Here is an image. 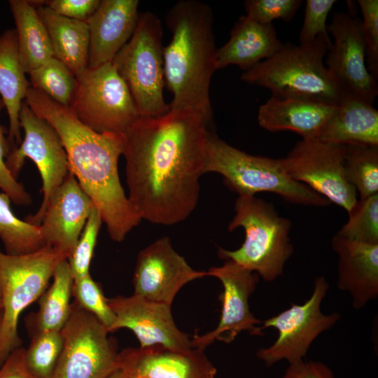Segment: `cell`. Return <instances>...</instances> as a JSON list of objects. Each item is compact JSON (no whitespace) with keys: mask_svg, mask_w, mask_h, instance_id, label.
<instances>
[{"mask_svg":"<svg viewBox=\"0 0 378 378\" xmlns=\"http://www.w3.org/2000/svg\"><path fill=\"white\" fill-rule=\"evenodd\" d=\"M332 248L338 255V288L349 293L361 309L378 296V244L348 240L335 234Z\"/></svg>","mask_w":378,"mask_h":378,"instance_id":"44dd1931","label":"cell"},{"mask_svg":"<svg viewBox=\"0 0 378 378\" xmlns=\"http://www.w3.org/2000/svg\"><path fill=\"white\" fill-rule=\"evenodd\" d=\"M30 87L54 102L69 107L76 85V77L62 62L53 57L29 74Z\"/></svg>","mask_w":378,"mask_h":378,"instance_id":"4dcf8cb0","label":"cell"},{"mask_svg":"<svg viewBox=\"0 0 378 378\" xmlns=\"http://www.w3.org/2000/svg\"><path fill=\"white\" fill-rule=\"evenodd\" d=\"M138 0H102L86 22L89 28L88 67L111 62L128 42L139 20Z\"/></svg>","mask_w":378,"mask_h":378,"instance_id":"d6986e66","label":"cell"},{"mask_svg":"<svg viewBox=\"0 0 378 378\" xmlns=\"http://www.w3.org/2000/svg\"><path fill=\"white\" fill-rule=\"evenodd\" d=\"M94 206L69 172L50 197L39 225L45 244L68 259Z\"/></svg>","mask_w":378,"mask_h":378,"instance_id":"ac0fdd59","label":"cell"},{"mask_svg":"<svg viewBox=\"0 0 378 378\" xmlns=\"http://www.w3.org/2000/svg\"><path fill=\"white\" fill-rule=\"evenodd\" d=\"M61 333L62 349L52 378H106L119 367L120 353L106 328L74 302Z\"/></svg>","mask_w":378,"mask_h":378,"instance_id":"30bf717a","label":"cell"},{"mask_svg":"<svg viewBox=\"0 0 378 378\" xmlns=\"http://www.w3.org/2000/svg\"><path fill=\"white\" fill-rule=\"evenodd\" d=\"M68 108L82 123L97 132L123 133L141 116L111 62L88 67L76 76Z\"/></svg>","mask_w":378,"mask_h":378,"instance_id":"9c48e42d","label":"cell"},{"mask_svg":"<svg viewBox=\"0 0 378 378\" xmlns=\"http://www.w3.org/2000/svg\"><path fill=\"white\" fill-rule=\"evenodd\" d=\"M345 150L346 145L306 138L298 141L281 161L290 178L348 213L358 198L345 176Z\"/></svg>","mask_w":378,"mask_h":378,"instance_id":"7c38bea8","label":"cell"},{"mask_svg":"<svg viewBox=\"0 0 378 378\" xmlns=\"http://www.w3.org/2000/svg\"><path fill=\"white\" fill-rule=\"evenodd\" d=\"M283 378H335L332 370L324 363L303 360L289 364Z\"/></svg>","mask_w":378,"mask_h":378,"instance_id":"60d3db41","label":"cell"},{"mask_svg":"<svg viewBox=\"0 0 378 378\" xmlns=\"http://www.w3.org/2000/svg\"><path fill=\"white\" fill-rule=\"evenodd\" d=\"M301 0H246L244 3L246 15L261 24H272L281 19L290 21L300 6Z\"/></svg>","mask_w":378,"mask_h":378,"instance_id":"d590c367","label":"cell"},{"mask_svg":"<svg viewBox=\"0 0 378 378\" xmlns=\"http://www.w3.org/2000/svg\"><path fill=\"white\" fill-rule=\"evenodd\" d=\"M327 29L333 39L326 61L330 76L344 94L372 105L378 94V85L365 62L361 20L351 13H334Z\"/></svg>","mask_w":378,"mask_h":378,"instance_id":"5bb4252c","label":"cell"},{"mask_svg":"<svg viewBox=\"0 0 378 378\" xmlns=\"http://www.w3.org/2000/svg\"><path fill=\"white\" fill-rule=\"evenodd\" d=\"M349 218L336 234L358 242L378 244V194L358 200Z\"/></svg>","mask_w":378,"mask_h":378,"instance_id":"d6a6232c","label":"cell"},{"mask_svg":"<svg viewBox=\"0 0 378 378\" xmlns=\"http://www.w3.org/2000/svg\"><path fill=\"white\" fill-rule=\"evenodd\" d=\"M336 2L335 0L306 1L304 18L299 36L300 45L311 43L320 35L330 40L326 20Z\"/></svg>","mask_w":378,"mask_h":378,"instance_id":"74e56055","label":"cell"},{"mask_svg":"<svg viewBox=\"0 0 378 378\" xmlns=\"http://www.w3.org/2000/svg\"><path fill=\"white\" fill-rule=\"evenodd\" d=\"M19 120L24 136L20 145L10 151L6 164L18 179L26 158L35 163L42 180L43 200L37 212L24 220L39 226L50 197L69 173L68 160L55 129L37 116L25 101L21 106Z\"/></svg>","mask_w":378,"mask_h":378,"instance_id":"4fadbf2b","label":"cell"},{"mask_svg":"<svg viewBox=\"0 0 378 378\" xmlns=\"http://www.w3.org/2000/svg\"><path fill=\"white\" fill-rule=\"evenodd\" d=\"M210 125L194 111L169 109L123 132L127 197L141 220L173 225L195 211Z\"/></svg>","mask_w":378,"mask_h":378,"instance_id":"6da1fadb","label":"cell"},{"mask_svg":"<svg viewBox=\"0 0 378 378\" xmlns=\"http://www.w3.org/2000/svg\"><path fill=\"white\" fill-rule=\"evenodd\" d=\"M61 330H48L31 335L25 349V361L36 378H52L62 349Z\"/></svg>","mask_w":378,"mask_h":378,"instance_id":"1f68e13d","label":"cell"},{"mask_svg":"<svg viewBox=\"0 0 378 378\" xmlns=\"http://www.w3.org/2000/svg\"><path fill=\"white\" fill-rule=\"evenodd\" d=\"M16 28L20 60L29 74L54 57L49 35L29 1L10 0Z\"/></svg>","mask_w":378,"mask_h":378,"instance_id":"4316f807","label":"cell"},{"mask_svg":"<svg viewBox=\"0 0 378 378\" xmlns=\"http://www.w3.org/2000/svg\"><path fill=\"white\" fill-rule=\"evenodd\" d=\"M24 354L22 346L12 351L0 366V378H36L28 369Z\"/></svg>","mask_w":378,"mask_h":378,"instance_id":"b9f144b4","label":"cell"},{"mask_svg":"<svg viewBox=\"0 0 378 378\" xmlns=\"http://www.w3.org/2000/svg\"><path fill=\"white\" fill-rule=\"evenodd\" d=\"M106 378H130V374L126 369L119 366Z\"/></svg>","mask_w":378,"mask_h":378,"instance_id":"7bdbcfd3","label":"cell"},{"mask_svg":"<svg viewBox=\"0 0 378 378\" xmlns=\"http://www.w3.org/2000/svg\"><path fill=\"white\" fill-rule=\"evenodd\" d=\"M22 66L15 29L0 34V97L9 118L8 142L10 150L22 141L19 115L30 83Z\"/></svg>","mask_w":378,"mask_h":378,"instance_id":"d4e9b609","label":"cell"},{"mask_svg":"<svg viewBox=\"0 0 378 378\" xmlns=\"http://www.w3.org/2000/svg\"><path fill=\"white\" fill-rule=\"evenodd\" d=\"M2 309V298H1V288H0V312Z\"/></svg>","mask_w":378,"mask_h":378,"instance_id":"f6af8a7d","label":"cell"},{"mask_svg":"<svg viewBox=\"0 0 378 378\" xmlns=\"http://www.w3.org/2000/svg\"><path fill=\"white\" fill-rule=\"evenodd\" d=\"M337 107L310 100L271 97L260 106L258 122L270 132L288 130L302 139L317 138Z\"/></svg>","mask_w":378,"mask_h":378,"instance_id":"603a6c76","label":"cell"},{"mask_svg":"<svg viewBox=\"0 0 378 378\" xmlns=\"http://www.w3.org/2000/svg\"><path fill=\"white\" fill-rule=\"evenodd\" d=\"M52 284L39 298L38 309L26 320L31 335L48 330H61L70 313L74 278L67 260L56 267Z\"/></svg>","mask_w":378,"mask_h":378,"instance_id":"83f0119b","label":"cell"},{"mask_svg":"<svg viewBox=\"0 0 378 378\" xmlns=\"http://www.w3.org/2000/svg\"><path fill=\"white\" fill-rule=\"evenodd\" d=\"M328 288L324 277H316L312 294L304 303H293L288 309L263 321L262 330L274 328L279 332L271 346L257 351L258 358L266 366L283 360L289 364L303 360L315 339L340 320L338 313L326 314L321 309Z\"/></svg>","mask_w":378,"mask_h":378,"instance_id":"8fae6325","label":"cell"},{"mask_svg":"<svg viewBox=\"0 0 378 378\" xmlns=\"http://www.w3.org/2000/svg\"><path fill=\"white\" fill-rule=\"evenodd\" d=\"M130 378H146L144 376L138 375V374H130Z\"/></svg>","mask_w":378,"mask_h":378,"instance_id":"ee69618b","label":"cell"},{"mask_svg":"<svg viewBox=\"0 0 378 378\" xmlns=\"http://www.w3.org/2000/svg\"><path fill=\"white\" fill-rule=\"evenodd\" d=\"M25 102L55 129L66 153L69 172L99 211L111 239L122 241L141 221L120 181L123 133L97 132L68 107L31 87Z\"/></svg>","mask_w":378,"mask_h":378,"instance_id":"7a4b0ae2","label":"cell"},{"mask_svg":"<svg viewBox=\"0 0 378 378\" xmlns=\"http://www.w3.org/2000/svg\"><path fill=\"white\" fill-rule=\"evenodd\" d=\"M362 13V32L365 44L367 67L378 78V1L358 0Z\"/></svg>","mask_w":378,"mask_h":378,"instance_id":"8d00e7d4","label":"cell"},{"mask_svg":"<svg viewBox=\"0 0 378 378\" xmlns=\"http://www.w3.org/2000/svg\"><path fill=\"white\" fill-rule=\"evenodd\" d=\"M72 296L77 306L96 317L111 332L115 320L114 313L101 286L92 278L90 273L74 279Z\"/></svg>","mask_w":378,"mask_h":378,"instance_id":"836d02e7","label":"cell"},{"mask_svg":"<svg viewBox=\"0 0 378 378\" xmlns=\"http://www.w3.org/2000/svg\"><path fill=\"white\" fill-rule=\"evenodd\" d=\"M64 260L67 259L46 245L22 255H10L0 249V366L21 346L18 331L20 314L47 289L56 267Z\"/></svg>","mask_w":378,"mask_h":378,"instance_id":"ba28073f","label":"cell"},{"mask_svg":"<svg viewBox=\"0 0 378 378\" xmlns=\"http://www.w3.org/2000/svg\"><path fill=\"white\" fill-rule=\"evenodd\" d=\"M5 108L4 103L0 97V113ZM10 151L7 138L0 124V188L15 204L28 206L31 202V197L23 185L15 178L6 164V159Z\"/></svg>","mask_w":378,"mask_h":378,"instance_id":"f35d334b","label":"cell"},{"mask_svg":"<svg viewBox=\"0 0 378 378\" xmlns=\"http://www.w3.org/2000/svg\"><path fill=\"white\" fill-rule=\"evenodd\" d=\"M1 318H2V313L1 311L0 312V330H1Z\"/></svg>","mask_w":378,"mask_h":378,"instance_id":"bcb514c9","label":"cell"},{"mask_svg":"<svg viewBox=\"0 0 378 378\" xmlns=\"http://www.w3.org/2000/svg\"><path fill=\"white\" fill-rule=\"evenodd\" d=\"M331 40L320 35L309 44H284L273 56L243 72L241 79L279 99H300L338 106L344 94L324 64Z\"/></svg>","mask_w":378,"mask_h":378,"instance_id":"277c9868","label":"cell"},{"mask_svg":"<svg viewBox=\"0 0 378 378\" xmlns=\"http://www.w3.org/2000/svg\"><path fill=\"white\" fill-rule=\"evenodd\" d=\"M100 4V0H48L45 6L64 17L87 22Z\"/></svg>","mask_w":378,"mask_h":378,"instance_id":"ab89813d","label":"cell"},{"mask_svg":"<svg viewBox=\"0 0 378 378\" xmlns=\"http://www.w3.org/2000/svg\"><path fill=\"white\" fill-rule=\"evenodd\" d=\"M108 302L115 317L111 332L120 328L132 330L139 341V348L160 346L181 352L192 349L188 335L176 326L172 305L135 294L108 298Z\"/></svg>","mask_w":378,"mask_h":378,"instance_id":"e0dca14e","label":"cell"},{"mask_svg":"<svg viewBox=\"0 0 378 378\" xmlns=\"http://www.w3.org/2000/svg\"><path fill=\"white\" fill-rule=\"evenodd\" d=\"M36 8L49 35L54 57L78 76L88 67L90 34L87 22L64 17L45 6Z\"/></svg>","mask_w":378,"mask_h":378,"instance_id":"484cf974","label":"cell"},{"mask_svg":"<svg viewBox=\"0 0 378 378\" xmlns=\"http://www.w3.org/2000/svg\"><path fill=\"white\" fill-rule=\"evenodd\" d=\"M291 227L292 222L281 216L272 203L255 195H238L227 229H244V241L236 250L219 247L218 255L257 273L266 281H273L283 274L293 253Z\"/></svg>","mask_w":378,"mask_h":378,"instance_id":"5b68a950","label":"cell"},{"mask_svg":"<svg viewBox=\"0 0 378 378\" xmlns=\"http://www.w3.org/2000/svg\"><path fill=\"white\" fill-rule=\"evenodd\" d=\"M204 173L221 175L224 184L238 195L268 192L295 204L317 207L330 204L307 186L290 178L281 158L248 154L212 131L208 135Z\"/></svg>","mask_w":378,"mask_h":378,"instance_id":"8992f818","label":"cell"},{"mask_svg":"<svg viewBox=\"0 0 378 378\" xmlns=\"http://www.w3.org/2000/svg\"><path fill=\"white\" fill-rule=\"evenodd\" d=\"M205 276L207 272L192 269L174 248L170 239L162 237L139 253L133 276L134 294L172 305L182 287Z\"/></svg>","mask_w":378,"mask_h":378,"instance_id":"2e32d148","label":"cell"},{"mask_svg":"<svg viewBox=\"0 0 378 378\" xmlns=\"http://www.w3.org/2000/svg\"><path fill=\"white\" fill-rule=\"evenodd\" d=\"M344 169L360 199L378 194V146L346 145Z\"/></svg>","mask_w":378,"mask_h":378,"instance_id":"f546056e","label":"cell"},{"mask_svg":"<svg viewBox=\"0 0 378 378\" xmlns=\"http://www.w3.org/2000/svg\"><path fill=\"white\" fill-rule=\"evenodd\" d=\"M10 199L0 193V239L10 255L29 253L43 248L45 241L41 228L18 218L10 207Z\"/></svg>","mask_w":378,"mask_h":378,"instance_id":"f1b7e54d","label":"cell"},{"mask_svg":"<svg viewBox=\"0 0 378 378\" xmlns=\"http://www.w3.org/2000/svg\"><path fill=\"white\" fill-rule=\"evenodd\" d=\"M317 138L340 145L378 146V111L363 99L344 94Z\"/></svg>","mask_w":378,"mask_h":378,"instance_id":"cb8c5ba5","label":"cell"},{"mask_svg":"<svg viewBox=\"0 0 378 378\" xmlns=\"http://www.w3.org/2000/svg\"><path fill=\"white\" fill-rule=\"evenodd\" d=\"M102 223L99 211L94 206L71 255L67 259L74 279L90 273V265Z\"/></svg>","mask_w":378,"mask_h":378,"instance_id":"e575fe53","label":"cell"},{"mask_svg":"<svg viewBox=\"0 0 378 378\" xmlns=\"http://www.w3.org/2000/svg\"><path fill=\"white\" fill-rule=\"evenodd\" d=\"M284 44L273 24H261L246 15L241 16L232 29L229 40L217 50L216 69L237 65L247 71L273 56Z\"/></svg>","mask_w":378,"mask_h":378,"instance_id":"7402d4cb","label":"cell"},{"mask_svg":"<svg viewBox=\"0 0 378 378\" xmlns=\"http://www.w3.org/2000/svg\"><path fill=\"white\" fill-rule=\"evenodd\" d=\"M165 21L172 34L163 51L165 86L172 94L170 109L194 111L211 124L209 88L218 50L212 9L200 1L181 0Z\"/></svg>","mask_w":378,"mask_h":378,"instance_id":"3957f363","label":"cell"},{"mask_svg":"<svg viewBox=\"0 0 378 378\" xmlns=\"http://www.w3.org/2000/svg\"><path fill=\"white\" fill-rule=\"evenodd\" d=\"M120 367L130 374L146 378H216V369L204 350L181 352L160 346L125 349L119 354Z\"/></svg>","mask_w":378,"mask_h":378,"instance_id":"ffe728a7","label":"cell"},{"mask_svg":"<svg viewBox=\"0 0 378 378\" xmlns=\"http://www.w3.org/2000/svg\"><path fill=\"white\" fill-rule=\"evenodd\" d=\"M163 30L151 12L139 15L128 42L111 61L128 88L141 116L156 117L170 109L164 101Z\"/></svg>","mask_w":378,"mask_h":378,"instance_id":"52a82bcc","label":"cell"},{"mask_svg":"<svg viewBox=\"0 0 378 378\" xmlns=\"http://www.w3.org/2000/svg\"><path fill=\"white\" fill-rule=\"evenodd\" d=\"M208 276L216 277L223 285L220 295L222 311L217 327L204 335H195L192 348L204 350L215 340L230 343L243 331L252 335H263L261 321L251 312L248 298L255 290L259 275L237 263L227 260L220 267H212Z\"/></svg>","mask_w":378,"mask_h":378,"instance_id":"9a60e30c","label":"cell"}]
</instances>
